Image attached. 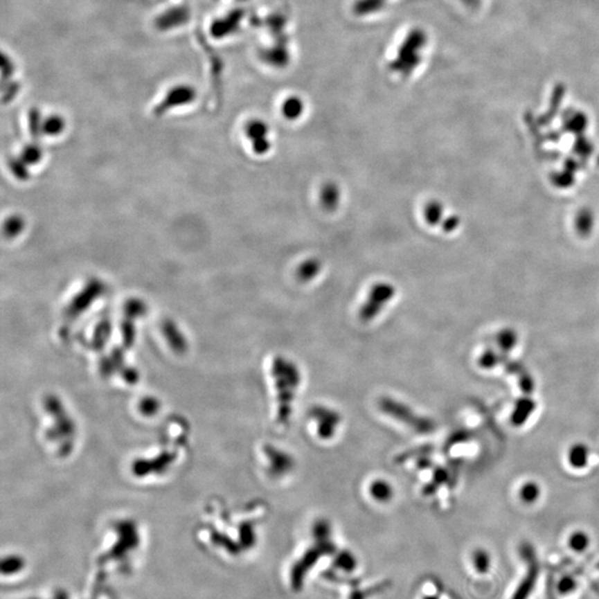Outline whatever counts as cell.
I'll use <instances>...</instances> for the list:
<instances>
[{
	"label": "cell",
	"mask_w": 599,
	"mask_h": 599,
	"mask_svg": "<svg viewBox=\"0 0 599 599\" xmlns=\"http://www.w3.org/2000/svg\"><path fill=\"white\" fill-rule=\"evenodd\" d=\"M396 296V287L388 281L374 283L368 291V298L363 303L359 315L363 321H371L377 318L385 307H388Z\"/></svg>",
	"instance_id": "cell-1"
},
{
	"label": "cell",
	"mask_w": 599,
	"mask_h": 599,
	"mask_svg": "<svg viewBox=\"0 0 599 599\" xmlns=\"http://www.w3.org/2000/svg\"><path fill=\"white\" fill-rule=\"evenodd\" d=\"M246 136L250 140L254 154L262 157L268 154L272 149L270 128L267 123L254 120L247 125Z\"/></svg>",
	"instance_id": "cell-2"
},
{
	"label": "cell",
	"mask_w": 599,
	"mask_h": 599,
	"mask_svg": "<svg viewBox=\"0 0 599 599\" xmlns=\"http://www.w3.org/2000/svg\"><path fill=\"white\" fill-rule=\"evenodd\" d=\"M342 200L341 189L334 182H328L321 189V204L326 211H335Z\"/></svg>",
	"instance_id": "cell-3"
},
{
	"label": "cell",
	"mask_w": 599,
	"mask_h": 599,
	"mask_svg": "<svg viewBox=\"0 0 599 599\" xmlns=\"http://www.w3.org/2000/svg\"><path fill=\"white\" fill-rule=\"evenodd\" d=\"M323 269V265L321 262V260L316 258H310L305 260L300 265L298 268V278L302 282H312L314 281Z\"/></svg>",
	"instance_id": "cell-4"
},
{
	"label": "cell",
	"mask_w": 599,
	"mask_h": 599,
	"mask_svg": "<svg viewBox=\"0 0 599 599\" xmlns=\"http://www.w3.org/2000/svg\"><path fill=\"white\" fill-rule=\"evenodd\" d=\"M537 576L538 569L536 566H533L532 569H530V571L527 573L526 576L524 577V580H521V584H519V587L516 589L515 593H514L513 598L512 599L528 598L533 589H534L536 580H537Z\"/></svg>",
	"instance_id": "cell-5"
},
{
	"label": "cell",
	"mask_w": 599,
	"mask_h": 599,
	"mask_svg": "<svg viewBox=\"0 0 599 599\" xmlns=\"http://www.w3.org/2000/svg\"><path fill=\"white\" fill-rule=\"evenodd\" d=\"M474 567L479 574H486L491 567V556L485 549H476L473 555Z\"/></svg>",
	"instance_id": "cell-6"
},
{
	"label": "cell",
	"mask_w": 599,
	"mask_h": 599,
	"mask_svg": "<svg viewBox=\"0 0 599 599\" xmlns=\"http://www.w3.org/2000/svg\"><path fill=\"white\" fill-rule=\"evenodd\" d=\"M64 120L60 119L59 117L51 118V119H48L47 121H44V123H42V132H44V134L51 136V137H55V136L62 134L64 132Z\"/></svg>",
	"instance_id": "cell-7"
},
{
	"label": "cell",
	"mask_w": 599,
	"mask_h": 599,
	"mask_svg": "<svg viewBox=\"0 0 599 599\" xmlns=\"http://www.w3.org/2000/svg\"><path fill=\"white\" fill-rule=\"evenodd\" d=\"M42 158V149L38 145H28L24 149L20 156V159L25 162L26 165H37Z\"/></svg>",
	"instance_id": "cell-8"
},
{
	"label": "cell",
	"mask_w": 599,
	"mask_h": 599,
	"mask_svg": "<svg viewBox=\"0 0 599 599\" xmlns=\"http://www.w3.org/2000/svg\"><path fill=\"white\" fill-rule=\"evenodd\" d=\"M303 112V105L298 99H290L283 105V114L290 120H296Z\"/></svg>",
	"instance_id": "cell-9"
},
{
	"label": "cell",
	"mask_w": 599,
	"mask_h": 599,
	"mask_svg": "<svg viewBox=\"0 0 599 599\" xmlns=\"http://www.w3.org/2000/svg\"><path fill=\"white\" fill-rule=\"evenodd\" d=\"M589 545V537L584 532H575L569 538V546L575 552H584Z\"/></svg>",
	"instance_id": "cell-10"
},
{
	"label": "cell",
	"mask_w": 599,
	"mask_h": 599,
	"mask_svg": "<svg viewBox=\"0 0 599 599\" xmlns=\"http://www.w3.org/2000/svg\"><path fill=\"white\" fill-rule=\"evenodd\" d=\"M25 223L23 219L20 217H12L5 223V233L8 234V237H17L20 232L23 231Z\"/></svg>",
	"instance_id": "cell-11"
},
{
	"label": "cell",
	"mask_w": 599,
	"mask_h": 599,
	"mask_svg": "<svg viewBox=\"0 0 599 599\" xmlns=\"http://www.w3.org/2000/svg\"><path fill=\"white\" fill-rule=\"evenodd\" d=\"M571 462L576 467H582L587 462V449L582 445H577L571 454Z\"/></svg>",
	"instance_id": "cell-12"
},
{
	"label": "cell",
	"mask_w": 599,
	"mask_h": 599,
	"mask_svg": "<svg viewBox=\"0 0 599 599\" xmlns=\"http://www.w3.org/2000/svg\"><path fill=\"white\" fill-rule=\"evenodd\" d=\"M539 495V490L534 483H530L526 485L523 486L521 491V497L523 501L527 503L535 502Z\"/></svg>",
	"instance_id": "cell-13"
},
{
	"label": "cell",
	"mask_w": 599,
	"mask_h": 599,
	"mask_svg": "<svg viewBox=\"0 0 599 599\" xmlns=\"http://www.w3.org/2000/svg\"><path fill=\"white\" fill-rule=\"evenodd\" d=\"M337 566L339 569L350 573V571H354L355 567H357V562H355L351 554L346 553V554L341 555L339 560H337Z\"/></svg>",
	"instance_id": "cell-14"
},
{
	"label": "cell",
	"mask_w": 599,
	"mask_h": 599,
	"mask_svg": "<svg viewBox=\"0 0 599 599\" xmlns=\"http://www.w3.org/2000/svg\"><path fill=\"white\" fill-rule=\"evenodd\" d=\"M576 580L571 576H565L560 580L557 585L558 591L562 595H567L576 589Z\"/></svg>",
	"instance_id": "cell-15"
},
{
	"label": "cell",
	"mask_w": 599,
	"mask_h": 599,
	"mask_svg": "<svg viewBox=\"0 0 599 599\" xmlns=\"http://www.w3.org/2000/svg\"><path fill=\"white\" fill-rule=\"evenodd\" d=\"M423 599H438L436 596H424Z\"/></svg>",
	"instance_id": "cell-16"
}]
</instances>
